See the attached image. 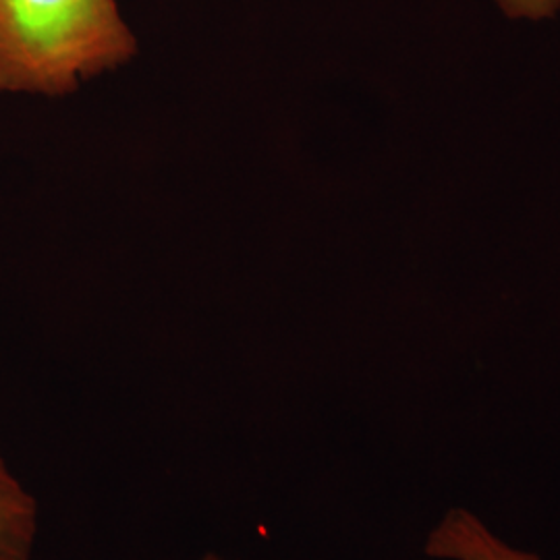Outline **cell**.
Here are the masks:
<instances>
[{"label":"cell","instance_id":"cell-1","mask_svg":"<svg viewBox=\"0 0 560 560\" xmlns=\"http://www.w3.org/2000/svg\"><path fill=\"white\" fill-rule=\"evenodd\" d=\"M138 52L120 0H0V96L67 98Z\"/></svg>","mask_w":560,"mask_h":560},{"label":"cell","instance_id":"cell-2","mask_svg":"<svg viewBox=\"0 0 560 560\" xmlns=\"http://www.w3.org/2000/svg\"><path fill=\"white\" fill-rule=\"evenodd\" d=\"M425 555L434 560H544L502 540L483 521L467 509H451L432 527Z\"/></svg>","mask_w":560,"mask_h":560},{"label":"cell","instance_id":"cell-3","mask_svg":"<svg viewBox=\"0 0 560 560\" xmlns=\"http://www.w3.org/2000/svg\"><path fill=\"white\" fill-rule=\"evenodd\" d=\"M40 506L0 455V560H34Z\"/></svg>","mask_w":560,"mask_h":560},{"label":"cell","instance_id":"cell-4","mask_svg":"<svg viewBox=\"0 0 560 560\" xmlns=\"http://www.w3.org/2000/svg\"><path fill=\"white\" fill-rule=\"evenodd\" d=\"M506 20L540 21L555 20L560 13V0H492Z\"/></svg>","mask_w":560,"mask_h":560},{"label":"cell","instance_id":"cell-5","mask_svg":"<svg viewBox=\"0 0 560 560\" xmlns=\"http://www.w3.org/2000/svg\"><path fill=\"white\" fill-rule=\"evenodd\" d=\"M200 560H224L219 555H214V552H208V555H203Z\"/></svg>","mask_w":560,"mask_h":560}]
</instances>
